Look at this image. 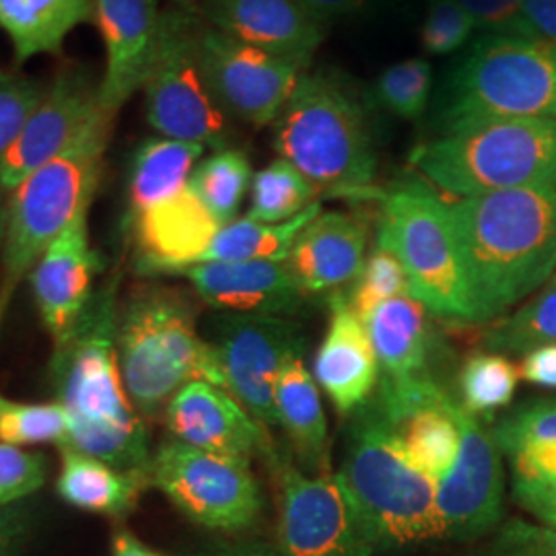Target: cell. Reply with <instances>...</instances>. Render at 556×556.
<instances>
[{
    "instance_id": "cell-25",
    "label": "cell",
    "mask_w": 556,
    "mask_h": 556,
    "mask_svg": "<svg viewBox=\"0 0 556 556\" xmlns=\"http://www.w3.org/2000/svg\"><path fill=\"white\" fill-rule=\"evenodd\" d=\"M367 227L346 213H319L299 233L287 264L307 295L338 291L365 264Z\"/></svg>"
},
{
    "instance_id": "cell-39",
    "label": "cell",
    "mask_w": 556,
    "mask_h": 556,
    "mask_svg": "<svg viewBox=\"0 0 556 556\" xmlns=\"http://www.w3.org/2000/svg\"><path fill=\"white\" fill-rule=\"evenodd\" d=\"M431 66L422 59L402 60L379 75L376 100L397 118L417 119L429 103Z\"/></svg>"
},
{
    "instance_id": "cell-45",
    "label": "cell",
    "mask_w": 556,
    "mask_h": 556,
    "mask_svg": "<svg viewBox=\"0 0 556 556\" xmlns=\"http://www.w3.org/2000/svg\"><path fill=\"white\" fill-rule=\"evenodd\" d=\"M36 528V507L31 501L0 509V556H21Z\"/></svg>"
},
{
    "instance_id": "cell-40",
    "label": "cell",
    "mask_w": 556,
    "mask_h": 556,
    "mask_svg": "<svg viewBox=\"0 0 556 556\" xmlns=\"http://www.w3.org/2000/svg\"><path fill=\"white\" fill-rule=\"evenodd\" d=\"M46 85L15 71L0 68V161L20 139L27 119L40 105Z\"/></svg>"
},
{
    "instance_id": "cell-7",
    "label": "cell",
    "mask_w": 556,
    "mask_h": 556,
    "mask_svg": "<svg viewBox=\"0 0 556 556\" xmlns=\"http://www.w3.org/2000/svg\"><path fill=\"white\" fill-rule=\"evenodd\" d=\"M413 165L457 199L556 186V119H493L415 149Z\"/></svg>"
},
{
    "instance_id": "cell-29",
    "label": "cell",
    "mask_w": 556,
    "mask_h": 556,
    "mask_svg": "<svg viewBox=\"0 0 556 556\" xmlns=\"http://www.w3.org/2000/svg\"><path fill=\"white\" fill-rule=\"evenodd\" d=\"M93 20V0H0V29L20 64L41 54H60L64 40Z\"/></svg>"
},
{
    "instance_id": "cell-49",
    "label": "cell",
    "mask_w": 556,
    "mask_h": 556,
    "mask_svg": "<svg viewBox=\"0 0 556 556\" xmlns=\"http://www.w3.org/2000/svg\"><path fill=\"white\" fill-rule=\"evenodd\" d=\"M197 556H280L277 544L264 540V538H243L217 544Z\"/></svg>"
},
{
    "instance_id": "cell-9",
    "label": "cell",
    "mask_w": 556,
    "mask_h": 556,
    "mask_svg": "<svg viewBox=\"0 0 556 556\" xmlns=\"http://www.w3.org/2000/svg\"><path fill=\"white\" fill-rule=\"evenodd\" d=\"M379 241L396 252L408 289L439 319L470 324V303L447 202L420 181L383 197Z\"/></svg>"
},
{
    "instance_id": "cell-23",
    "label": "cell",
    "mask_w": 556,
    "mask_h": 556,
    "mask_svg": "<svg viewBox=\"0 0 556 556\" xmlns=\"http://www.w3.org/2000/svg\"><path fill=\"white\" fill-rule=\"evenodd\" d=\"M215 29L305 71L324 40V23L298 0H204Z\"/></svg>"
},
{
    "instance_id": "cell-21",
    "label": "cell",
    "mask_w": 556,
    "mask_h": 556,
    "mask_svg": "<svg viewBox=\"0 0 556 556\" xmlns=\"http://www.w3.org/2000/svg\"><path fill=\"white\" fill-rule=\"evenodd\" d=\"M137 273L155 278L178 275L204 258L219 233V220L186 186L179 194L128 219Z\"/></svg>"
},
{
    "instance_id": "cell-8",
    "label": "cell",
    "mask_w": 556,
    "mask_h": 556,
    "mask_svg": "<svg viewBox=\"0 0 556 556\" xmlns=\"http://www.w3.org/2000/svg\"><path fill=\"white\" fill-rule=\"evenodd\" d=\"M521 118L556 119V48L532 38L480 36L443 96V135Z\"/></svg>"
},
{
    "instance_id": "cell-46",
    "label": "cell",
    "mask_w": 556,
    "mask_h": 556,
    "mask_svg": "<svg viewBox=\"0 0 556 556\" xmlns=\"http://www.w3.org/2000/svg\"><path fill=\"white\" fill-rule=\"evenodd\" d=\"M519 378L544 390H556V344H542L521 355Z\"/></svg>"
},
{
    "instance_id": "cell-2",
    "label": "cell",
    "mask_w": 556,
    "mask_h": 556,
    "mask_svg": "<svg viewBox=\"0 0 556 556\" xmlns=\"http://www.w3.org/2000/svg\"><path fill=\"white\" fill-rule=\"evenodd\" d=\"M118 307V280H110L96 293L73 334L54 344L50 379L68 417V439L62 447L151 480L147 420L135 408L119 371Z\"/></svg>"
},
{
    "instance_id": "cell-52",
    "label": "cell",
    "mask_w": 556,
    "mask_h": 556,
    "mask_svg": "<svg viewBox=\"0 0 556 556\" xmlns=\"http://www.w3.org/2000/svg\"><path fill=\"white\" fill-rule=\"evenodd\" d=\"M7 202H9V192L0 184V250L4 241V229H7Z\"/></svg>"
},
{
    "instance_id": "cell-15",
    "label": "cell",
    "mask_w": 556,
    "mask_h": 556,
    "mask_svg": "<svg viewBox=\"0 0 556 556\" xmlns=\"http://www.w3.org/2000/svg\"><path fill=\"white\" fill-rule=\"evenodd\" d=\"M200 56L220 108L254 126L278 118L303 75L287 60L204 25Z\"/></svg>"
},
{
    "instance_id": "cell-18",
    "label": "cell",
    "mask_w": 556,
    "mask_h": 556,
    "mask_svg": "<svg viewBox=\"0 0 556 556\" xmlns=\"http://www.w3.org/2000/svg\"><path fill=\"white\" fill-rule=\"evenodd\" d=\"M165 425L172 439L204 452L238 457L252 464L266 456L277 468V452L266 429L225 388L208 381L184 386L167 404Z\"/></svg>"
},
{
    "instance_id": "cell-19",
    "label": "cell",
    "mask_w": 556,
    "mask_h": 556,
    "mask_svg": "<svg viewBox=\"0 0 556 556\" xmlns=\"http://www.w3.org/2000/svg\"><path fill=\"white\" fill-rule=\"evenodd\" d=\"M89 208L80 211L29 273L41 324L54 344L73 334L96 298L101 258L89 238Z\"/></svg>"
},
{
    "instance_id": "cell-33",
    "label": "cell",
    "mask_w": 556,
    "mask_h": 556,
    "mask_svg": "<svg viewBox=\"0 0 556 556\" xmlns=\"http://www.w3.org/2000/svg\"><path fill=\"white\" fill-rule=\"evenodd\" d=\"M252 165L239 149H219L194 167L188 188L220 225L238 219L239 206L252 188Z\"/></svg>"
},
{
    "instance_id": "cell-50",
    "label": "cell",
    "mask_w": 556,
    "mask_h": 556,
    "mask_svg": "<svg viewBox=\"0 0 556 556\" xmlns=\"http://www.w3.org/2000/svg\"><path fill=\"white\" fill-rule=\"evenodd\" d=\"M299 4L319 23L337 20L357 11L365 0H298Z\"/></svg>"
},
{
    "instance_id": "cell-14",
    "label": "cell",
    "mask_w": 556,
    "mask_h": 556,
    "mask_svg": "<svg viewBox=\"0 0 556 556\" xmlns=\"http://www.w3.org/2000/svg\"><path fill=\"white\" fill-rule=\"evenodd\" d=\"M280 475V556H374L376 548L358 528L332 477H309L291 462Z\"/></svg>"
},
{
    "instance_id": "cell-48",
    "label": "cell",
    "mask_w": 556,
    "mask_h": 556,
    "mask_svg": "<svg viewBox=\"0 0 556 556\" xmlns=\"http://www.w3.org/2000/svg\"><path fill=\"white\" fill-rule=\"evenodd\" d=\"M523 9L538 40L556 48V0H523Z\"/></svg>"
},
{
    "instance_id": "cell-6",
    "label": "cell",
    "mask_w": 556,
    "mask_h": 556,
    "mask_svg": "<svg viewBox=\"0 0 556 556\" xmlns=\"http://www.w3.org/2000/svg\"><path fill=\"white\" fill-rule=\"evenodd\" d=\"M275 149L318 192L349 199L376 194L378 157L365 112L332 75H301L275 119Z\"/></svg>"
},
{
    "instance_id": "cell-5",
    "label": "cell",
    "mask_w": 556,
    "mask_h": 556,
    "mask_svg": "<svg viewBox=\"0 0 556 556\" xmlns=\"http://www.w3.org/2000/svg\"><path fill=\"white\" fill-rule=\"evenodd\" d=\"M116 118L100 110L59 157L48 161L9 192L0 250V328L23 278L52 241L91 206Z\"/></svg>"
},
{
    "instance_id": "cell-31",
    "label": "cell",
    "mask_w": 556,
    "mask_h": 556,
    "mask_svg": "<svg viewBox=\"0 0 556 556\" xmlns=\"http://www.w3.org/2000/svg\"><path fill=\"white\" fill-rule=\"evenodd\" d=\"M204 149V144L190 140H144L130 163L128 219L179 194L188 186Z\"/></svg>"
},
{
    "instance_id": "cell-43",
    "label": "cell",
    "mask_w": 556,
    "mask_h": 556,
    "mask_svg": "<svg viewBox=\"0 0 556 556\" xmlns=\"http://www.w3.org/2000/svg\"><path fill=\"white\" fill-rule=\"evenodd\" d=\"M464 11L475 21V27L484 31L482 36H517L538 40L530 25L523 0H457Z\"/></svg>"
},
{
    "instance_id": "cell-24",
    "label": "cell",
    "mask_w": 556,
    "mask_h": 556,
    "mask_svg": "<svg viewBox=\"0 0 556 556\" xmlns=\"http://www.w3.org/2000/svg\"><path fill=\"white\" fill-rule=\"evenodd\" d=\"M328 303L330 321L314 357V379L338 413L353 415L378 388V355L365 321L351 309L344 291H332Z\"/></svg>"
},
{
    "instance_id": "cell-41",
    "label": "cell",
    "mask_w": 556,
    "mask_h": 556,
    "mask_svg": "<svg viewBox=\"0 0 556 556\" xmlns=\"http://www.w3.org/2000/svg\"><path fill=\"white\" fill-rule=\"evenodd\" d=\"M46 475L43 454L0 443V509L34 497L46 484Z\"/></svg>"
},
{
    "instance_id": "cell-1",
    "label": "cell",
    "mask_w": 556,
    "mask_h": 556,
    "mask_svg": "<svg viewBox=\"0 0 556 556\" xmlns=\"http://www.w3.org/2000/svg\"><path fill=\"white\" fill-rule=\"evenodd\" d=\"M470 324L511 314L556 275V186L486 192L447 204Z\"/></svg>"
},
{
    "instance_id": "cell-35",
    "label": "cell",
    "mask_w": 556,
    "mask_h": 556,
    "mask_svg": "<svg viewBox=\"0 0 556 556\" xmlns=\"http://www.w3.org/2000/svg\"><path fill=\"white\" fill-rule=\"evenodd\" d=\"M250 219L258 223H287L318 202V190L299 172L295 165L278 157L252 179Z\"/></svg>"
},
{
    "instance_id": "cell-36",
    "label": "cell",
    "mask_w": 556,
    "mask_h": 556,
    "mask_svg": "<svg viewBox=\"0 0 556 556\" xmlns=\"http://www.w3.org/2000/svg\"><path fill=\"white\" fill-rule=\"evenodd\" d=\"M519 369L507 355L480 351L466 358L459 374V404L475 417H491L516 396Z\"/></svg>"
},
{
    "instance_id": "cell-30",
    "label": "cell",
    "mask_w": 556,
    "mask_h": 556,
    "mask_svg": "<svg viewBox=\"0 0 556 556\" xmlns=\"http://www.w3.org/2000/svg\"><path fill=\"white\" fill-rule=\"evenodd\" d=\"M365 326L383 371L381 376L410 378L427 374V309L413 293L381 303L365 319Z\"/></svg>"
},
{
    "instance_id": "cell-16",
    "label": "cell",
    "mask_w": 556,
    "mask_h": 556,
    "mask_svg": "<svg viewBox=\"0 0 556 556\" xmlns=\"http://www.w3.org/2000/svg\"><path fill=\"white\" fill-rule=\"evenodd\" d=\"M459 452L452 470L438 482L443 538L477 540L493 532L503 517L505 470L493 431L480 418L457 408Z\"/></svg>"
},
{
    "instance_id": "cell-32",
    "label": "cell",
    "mask_w": 556,
    "mask_h": 556,
    "mask_svg": "<svg viewBox=\"0 0 556 556\" xmlns=\"http://www.w3.org/2000/svg\"><path fill=\"white\" fill-rule=\"evenodd\" d=\"M321 213V204L314 202L295 219L287 223H258L243 217L223 225L208 245L202 262H260L287 260L301 229ZM200 264V262H199Z\"/></svg>"
},
{
    "instance_id": "cell-26",
    "label": "cell",
    "mask_w": 556,
    "mask_h": 556,
    "mask_svg": "<svg viewBox=\"0 0 556 556\" xmlns=\"http://www.w3.org/2000/svg\"><path fill=\"white\" fill-rule=\"evenodd\" d=\"M514 477V493L556 484V397L521 404L493 429Z\"/></svg>"
},
{
    "instance_id": "cell-10",
    "label": "cell",
    "mask_w": 556,
    "mask_h": 556,
    "mask_svg": "<svg viewBox=\"0 0 556 556\" xmlns=\"http://www.w3.org/2000/svg\"><path fill=\"white\" fill-rule=\"evenodd\" d=\"M199 17L184 4L161 11L160 31L142 83L149 124L167 139L225 149L229 114L215 98L200 56Z\"/></svg>"
},
{
    "instance_id": "cell-4",
    "label": "cell",
    "mask_w": 556,
    "mask_h": 556,
    "mask_svg": "<svg viewBox=\"0 0 556 556\" xmlns=\"http://www.w3.org/2000/svg\"><path fill=\"white\" fill-rule=\"evenodd\" d=\"M334 480L376 551H397L443 538L438 482L400 450L369 402L353 413Z\"/></svg>"
},
{
    "instance_id": "cell-38",
    "label": "cell",
    "mask_w": 556,
    "mask_h": 556,
    "mask_svg": "<svg viewBox=\"0 0 556 556\" xmlns=\"http://www.w3.org/2000/svg\"><path fill=\"white\" fill-rule=\"evenodd\" d=\"M404 293H410L404 266L396 252L378 239L358 277L351 282V289L344 291V298L351 309L365 321L381 303Z\"/></svg>"
},
{
    "instance_id": "cell-28",
    "label": "cell",
    "mask_w": 556,
    "mask_h": 556,
    "mask_svg": "<svg viewBox=\"0 0 556 556\" xmlns=\"http://www.w3.org/2000/svg\"><path fill=\"white\" fill-rule=\"evenodd\" d=\"M151 480L135 472H124L100 457L73 447H60L56 493L71 507L96 516H128Z\"/></svg>"
},
{
    "instance_id": "cell-27",
    "label": "cell",
    "mask_w": 556,
    "mask_h": 556,
    "mask_svg": "<svg viewBox=\"0 0 556 556\" xmlns=\"http://www.w3.org/2000/svg\"><path fill=\"white\" fill-rule=\"evenodd\" d=\"M277 417L295 450L299 470L309 477H332L326 413L303 357L291 358L278 378Z\"/></svg>"
},
{
    "instance_id": "cell-51",
    "label": "cell",
    "mask_w": 556,
    "mask_h": 556,
    "mask_svg": "<svg viewBox=\"0 0 556 556\" xmlns=\"http://www.w3.org/2000/svg\"><path fill=\"white\" fill-rule=\"evenodd\" d=\"M112 556H163L149 548L142 540L128 530H118L112 538Z\"/></svg>"
},
{
    "instance_id": "cell-13",
    "label": "cell",
    "mask_w": 556,
    "mask_h": 556,
    "mask_svg": "<svg viewBox=\"0 0 556 556\" xmlns=\"http://www.w3.org/2000/svg\"><path fill=\"white\" fill-rule=\"evenodd\" d=\"M369 404L418 470L435 482L452 470L459 452V402L429 374L381 376Z\"/></svg>"
},
{
    "instance_id": "cell-3",
    "label": "cell",
    "mask_w": 556,
    "mask_h": 556,
    "mask_svg": "<svg viewBox=\"0 0 556 556\" xmlns=\"http://www.w3.org/2000/svg\"><path fill=\"white\" fill-rule=\"evenodd\" d=\"M116 351L126 392L147 422L192 381L225 388L217 353L200 337L197 305L176 287L142 280L119 299Z\"/></svg>"
},
{
    "instance_id": "cell-37",
    "label": "cell",
    "mask_w": 556,
    "mask_h": 556,
    "mask_svg": "<svg viewBox=\"0 0 556 556\" xmlns=\"http://www.w3.org/2000/svg\"><path fill=\"white\" fill-rule=\"evenodd\" d=\"M68 439V417L59 402H20L0 392V443L62 447Z\"/></svg>"
},
{
    "instance_id": "cell-44",
    "label": "cell",
    "mask_w": 556,
    "mask_h": 556,
    "mask_svg": "<svg viewBox=\"0 0 556 556\" xmlns=\"http://www.w3.org/2000/svg\"><path fill=\"white\" fill-rule=\"evenodd\" d=\"M484 556H556V528L509 519L489 542Z\"/></svg>"
},
{
    "instance_id": "cell-42",
    "label": "cell",
    "mask_w": 556,
    "mask_h": 556,
    "mask_svg": "<svg viewBox=\"0 0 556 556\" xmlns=\"http://www.w3.org/2000/svg\"><path fill=\"white\" fill-rule=\"evenodd\" d=\"M475 31V21L457 0H431L420 38L429 54L445 56L457 52Z\"/></svg>"
},
{
    "instance_id": "cell-34",
    "label": "cell",
    "mask_w": 556,
    "mask_h": 556,
    "mask_svg": "<svg viewBox=\"0 0 556 556\" xmlns=\"http://www.w3.org/2000/svg\"><path fill=\"white\" fill-rule=\"evenodd\" d=\"M542 344H556V280L516 312L491 324L482 338V351L523 355Z\"/></svg>"
},
{
    "instance_id": "cell-11",
    "label": "cell",
    "mask_w": 556,
    "mask_h": 556,
    "mask_svg": "<svg viewBox=\"0 0 556 556\" xmlns=\"http://www.w3.org/2000/svg\"><path fill=\"white\" fill-rule=\"evenodd\" d=\"M151 486L202 528L239 534L254 528L264 495L252 464L169 439L151 459Z\"/></svg>"
},
{
    "instance_id": "cell-47",
    "label": "cell",
    "mask_w": 556,
    "mask_h": 556,
    "mask_svg": "<svg viewBox=\"0 0 556 556\" xmlns=\"http://www.w3.org/2000/svg\"><path fill=\"white\" fill-rule=\"evenodd\" d=\"M514 498L526 511H530L532 516L540 519L544 526L556 528V484L544 486V489H534V491L514 493Z\"/></svg>"
},
{
    "instance_id": "cell-53",
    "label": "cell",
    "mask_w": 556,
    "mask_h": 556,
    "mask_svg": "<svg viewBox=\"0 0 556 556\" xmlns=\"http://www.w3.org/2000/svg\"><path fill=\"white\" fill-rule=\"evenodd\" d=\"M553 280H556V275H555V277H553Z\"/></svg>"
},
{
    "instance_id": "cell-22",
    "label": "cell",
    "mask_w": 556,
    "mask_h": 556,
    "mask_svg": "<svg viewBox=\"0 0 556 556\" xmlns=\"http://www.w3.org/2000/svg\"><path fill=\"white\" fill-rule=\"evenodd\" d=\"M105 48L100 80L101 110L118 116L147 77L160 31L157 0H93Z\"/></svg>"
},
{
    "instance_id": "cell-20",
    "label": "cell",
    "mask_w": 556,
    "mask_h": 556,
    "mask_svg": "<svg viewBox=\"0 0 556 556\" xmlns=\"http://www.w3.org/2000/svg\"><path fill=\"white\" fill-rule=\"evenodd\" d=\"M176 277L188 278L206 305L225 314L293 318L309 298L287 260L200 262Z\"/></svg>"
},
{
    "instance_id": "cell-17",
    "label": "cell",
    "mask_w": 556,
    "mask_h": 556,
    "mask_svg": "<svg viewBox=\"0 0 556 556\" xmlns=\"http://www.w3.org/2000/svg\"><path fill=\"white\" fill-rule=\"evenodd\" d=\"M100 80L83 66H66L50 85L27 119L20 139L0 161V184L7 192L79 137L100 114Z\"/></svg>"
},
{
    "instance_id": "cell-12",
    "label": "cell",
    "mask_w": 556,
    "mask_h": 556,
    "mask_svg": "<svg viewBox=\"0 0 556 556\" xmlns=\"http://www.w3.org/2000/svg\"><path fill=\"white\" fill-rule=\"evenodd\" d=\"M206 340L219 358L227 392L264 429L278 427V378L291 358L303 357V328L287 316L219 312Z\"/></svg>"
}]
</instances>
